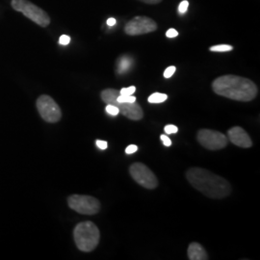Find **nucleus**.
Returning a JSON list of instances; mask_svg holds the SVG:
<instances>
[{
	"label": "nucleus",
	"instance_id": "f257e3e1",
	"mask_svg": "<svg viewBox=\"0 0 260 260\" xmlns=\"http://www.w3.org/2000/svg\"><path fill=\"white\" fill-rule=\"evenodd\" d=\"M188 182L204 195L215 200L224 199L232 193V185L223 177L203 168H191L186 172Z\"/></svg>",
	"mask_w": 260,
	"mask_h": 260
},
{
	"label": "nucleus",
	"instance_id": "f03ea898",
	"mask_svg": "<svg viewBox=\"0 0 260 260\" xmlns=\"http://www.w3.org/2000/svg\"><path fill=\"white\" fill-rule=\"evenodd\" d=\"M214 93L237 102H251L258 93V89L251 79L237 75H223L212 82Z\"/></svg>",
	"mask_w": 260,
	"mask_h": 260
},
{
	"label": "nucleus",
	"instance_id": "7ed1b4c3",
	"mask_svg": "<svg viewBox=\"0 0 260 260\" xmlns=\"http://www.w3.org/2000/svg\"><path fill=\"white\" fill-rule=\"evenodd\" d=\"M74 237L76 247L80 251L90 252L98 247L101 239V233L94 223L83 222L75 226Z\"/></svg>",
	"mask_w": 260,
	"mask_h": 260
},
{
	"label": "nucleus",
	"instance_id": "20e7f679",
	"mask_svg": "<svg viewBox=\"0 0 260 260\" xmlns=\"http://www.w3.org/2000/svg\"><path fill=\"white\" fill-rule=\"evenodd\" d=\"M120 94V92L115 89H106L103 90L101 93V98L103 103L106 104H112L116 106L121 115L126 117L131 121H140L144 117V112L142 107L138 103H120L117 102V98Z\"/></svg>",
	"mask_w": 260,
	"mask_h": 260
},
{
	"label": "nucleus",
	"instance_id": "39448f33",
	"mask_svg": "<svg viewBox=\"0 0 260 260\" xmlns=\"http://www.w3.org/2000/svg\"><path fill=\"white\" fill-rule=\"evenodd\" d=\"M11 5L15 11L22 13L23 16L41 27H47L50 23V18L47 13L28 0H12Z\"/></svg>",
	"mask_w": 260,
	"mask_h": 260
},
{
	"label": "nucleus",
	"instance_id": "423d86ee",
	"mask_svg": "<svg viewBox=\"0 0 260 260\" xmlns=\"http://www.w3.org/2000/svg\"><path fill=\"white\" fill-rule=\"evenodd\" d=\"M68 205L77 213L94 215L101 210V203L91 196L73 195L69 197Z\"/></svg>",
	"mask_w": 260,
	"mask_h": 260
},
{
	"label": "nucleus",
	"instance_id": "0eeeda50",
	"mask_svg": "<svg viewBox=\"0 0 260 260\" xmlns=\"http://www.w3.org/2000/svg\"><path fill=\"white\" fill-rule=\"evenodd\" d=\"M131 177L139 184L146 189H155L158 186V180L155 175L151 170L143 163H133L129 168Z\"/></svg>",
	"mask_w": 260,
	"mask_h": 260
},
{
	"label": "nucleus",
	"instance_id": "6e6552de",
	"mask_svg": "<svg viewBox=\"0 0 260 260\" xmlns=\"http://www.w3.org/2000/svg\"><path fill=\"white\" fill-rule=\"evenodd\" d=\"M197 139L199 143L210 150H219L228 146L229 140L220 131L212 129H201L198 131Z\"/></svg>",
	"mask_w": 260,
	"mask_h": 260
},
{
	"label": "nucleus",
	"instance_id": "1a4fd4ad",
	"mask_svg": "<svg viewBox=\"0 0 260 260\" xmlns=\"http://www.w3.org/2000/svg\"><path fill=\"white\" fill-rule=\"evenodd\" d=\"M37 108L41 117L47 122L54 123L62 118V112L59 105L47 94H43L38 99Z\"/></svg>",
	"mask_w": 260,
	"mask_h": 260
},
{
	"label": "nucleus",
	"instance_id": "9d476101",
	"mask_svg": "<svg viewBox=\"0 0 260 260\" xmlns=\"http://www.w3.org/2000/svg\"><path fill=\"white\" fill-rule=\"evenodd\" d=\"M156 29H157V24L153 19L148 17L137 16L130 19L129 21L125 24L124 32L129 36H138V35H144V34L154 32Z\"/></svg>",
	"mask_w": 260,
	"mask_h": 260
},
{
	"label": "nucleus",
	"instance_id": "9b49d317",
	"mask_svg": "<svg viewBox=\"0 0 260 260\" xmlns=\"http://www.w3.org/2000/svg\"><path fill=\"white\" fill-rule=\"evenodd\" d=\"M230 141L237 147L249 149L252 146V141L249 134L240 126H233L228 131Z\"/></svg>",
	"mask_w": 260,
	"mask_h": 260
},
{
	"label": "nucleus",
	"instance_id": "f8f14e48",
	"mask_svg": "<svg viewBox=\"0 0 260 260\" xmlns=\"http://www.w3.org/2000/svg\"><path fill=\"white\" fill-rule=\"evenodd\" d=\"M188 258L190 260H207L209 257L201 244L193 242L188 247Z\"/></svg>",
	"mask_w": 260,
	"mask_h": 260
},
{
	"label": "nucleus",
	"instance_id": "ddd939ff",
	"mask_svg": "<svg viewBox=\"0 0 260 260\" xmlns=\"http://www.w3.org/2000/svg\"><path fill=\"white\" fill-rule=\"evenodd\" d=\"M168 100V95L166 93H153L150 94L148 99L149 103H162Z\"/></svg>",
	"mask_w": 260,
	"mask_h": 260
},
{
	"label": "nucleus",
	"instance_id": "4468645a",
	"mask_svg": "<svg viewBox=\"0 0 260 260\" xmlns=\"http://www.w3.org/2000/svg\"><path fill=\"white\" fill-rule=\"evenodd\" d=\"M131 65V60L128 57H122L119 60V73H124Z\"/></svg>",
	"mask_w": 260,
	"mask_h": 260
},
{
	"label": "nucleus",
	"instance_id": "2eb2a0df",
	"mask_svg": "<svg viewBox=\"0 0 260 260\" xmlns=\"http://www.w3.org/2000/svg\"><path fill=\"white\" fill-rule=\"evenodd\" d=\"M209 50L212 52H228V51L233 50V47L230 45H218V46L210 47Z\"/></svg>",
	"mask_w": 260,
	"mask_h": 260
},
{
	"label": "nucleus",
	"instance_id": "dca6fc26",
	"mask_svg": "<svg viewBox=\"0 0 260 260\" xmlns=\"http://www.w3.org/2000/svg\"><path fill=\"white\" fill-rule=\"evenodd\" d=\"M117 102L120 103H131L136 102V98L133 95H122L119 94L117 98Z\"/></svg>",
	"mask_w": 260,
	"mask_h": 260
},
{
	"label": "nucleus",
	"instance_id": "f3484780",
	"mask_svg": "<svg viewBox=\"0 0 260 260\" xmlns=\"http://www.w3.org/2000/svg\"><path fill=\"white\" fill-rule=\"evenodd\" d=\"M135 91H136V87L130 86L127 88H122L119 92H120V94H122V95H132L133 93H135Z\"/></svg>",
	"mask_w": 260,
	"mask_h": 260
},
{
	"label": "nucleus",
	"instance_id": "a211bd4d",
	"mask_svg": "<svg viewBox=\"0 0 260 260\" xmlns=\"http://www.w3.org/2000/svg\"><path fill=\"white\" fill-rule=\"evenodd\" d=\"M105 110H106V112H107L109 115H111V116H117V115L120 113L119 109H118L116 106L112 105V104H107Z\"/></svg>",
	"mask_w": 260,
	"mask_h": 260
},
{
	"label": "nucleus",
	"instance_id": "6ab92c4d",
	"mask_svg": "<svg viewBox=\"0 0 260 260\" xmlns=\"http://www.w3.org/2000/svg\"><path fill=\"white\" fill-rule=\"evenodd\" d=\"M188 7H189V2L187 0H183L178 6V13H180L181 15H184L188 10Z\"/></svg>",
	"mask_w": 260,
	"mask_h": 260
},
{
	"label": "nucleus",
	"instance_id": "aec40b11",
	"mask_svg": "<svg viewBox=\"0 0 260 260\" xmlns=\"http://www.w3.org/2000/svg\"><path fill=\"white\" fill-rule=\"evenodd\" d=\"M176 70H177V68L175 67V66H171V67H169L167 68L166 70H165V72H164V77L165 78H170V77H172L174 74L176 73Z\"/></svg>",
	"mask_w": 260,
	"mask_h": 260
},
{
	"label": "nucleus",
	"instance_id": "412c9836",
	"mask_svg": "<svg viewBox=\"0 0 260 260\" xmlns=\"http://www.w3.org/2000/svg\"><path fill=\"white\" fill-rule=\"evenodd\" d=\"M164 130H165V132L168 133V134H176L177 131H178V128L174 124H167L165 126Z\"/></svg>",
	"mask_w": 260,
	"mask_h": 260
},
{
	"label": "nucleus",
	"instance_id": "4be33fe9",
	"mask_svg": "<svg viewBox=\"0 0 260 260\" xmlns=\"http://www.w3.org/2000/svg\"><path fill=\"white\" fill-rule=\"evenodd\" d=\"M71 43V37H69L68 35H62L59 39V44L62 46H67Z\"/></svg>",
	"mask_w": 260,
	"mask_h": 260
},
{
	"label": "nucleus",
	"instance_id": "5701e85b",
	"mask_svg": "<svg viewBox=\"0 0 260 260\" xmlns=\"http://www.w3.org/2000/svg\"><path fill=\"white\" fill-rule=\"evenodd\" d=\"M95 145H96V147H98L99 149H107V147H108L107 142H106V141H103V140H96Z\"/></svg>",
	"mask_w": 260,
	"mask_h": 260
},
{
	"label": "nucleus",
	"instance_id": "b1692460",
	"mask_svg": "<svg viewBox=\"0 0 260 260\" xmlns=\"http://www.w3.org/2000/svg\"><path fill=\"white\" fill-rule=\"evenodd\" d=\"M160 138H161V141H162V143L165 147H171L172 146V141L166 135L163 134V135L160 136Z\"/></svg>",
	"mask_w": 260,
	"mask_h": 260
},
{
	"label": "nucleus",
	"instance_id": "393cba45",
	"mask_svg": "<svg viewBox=\"0 0 260 260\" xmlns=\"http://www.w3.org/2000/svg\"><path fill=\"white\" fill-rule=\"evenodd\" d=\"M138 150V147L136 145H130L125 149V153L126 154H132Z\"/></svg>",
	"mask_w": 260,
	"mask_h": 260
},
{
	"label": "nucleus",
	"instance_id": "a878e982",
	"mask_svg": "<svg viewBox=\"0 0 260 260\" xmlns=\"http://www.w3.org/2000/svg\"><path fill=\"white\" fill-rule=\"evenodd\" d=\"M166 36L168 38H176L178 36V32H177L176 29H173V28H171V29H169L167 32H166Z\"/></svg>",
	"mask_w": 260,
	"mask_h": 260
},
{
	"label": "nucleus",
	"instance_id": "bb28decb",
	"mask_svg": "<svg viewBox=\"0 0 260 260\" xmlns=\"http://www.w3.org/2000/svg\"><path fill=\"white\" fill-rule=\"evenodd\" d=\"M140 1H142V2H144V3H146V4H158V3H160L162 0H140Z\"/></svg>",
	"mask_w": 260,
	"mask_h": 260
},
{
	"label": "nucleus",
	"instance_id": "cd10ccee",
	"mask_svg": "<svg viewBox=\"0 0 260 260\" xmlns=\"http://www.w3.org/2000/svg\"><path fill=\"white\" fill-rule=\"evenodd\" d=\"M117 23V21H116V19H114V18H110V19H107V25L108 26H114L115 24Z\"/></svg>",
	"mask_w": 260,
	"mask_h": 260
}]
</instances>
